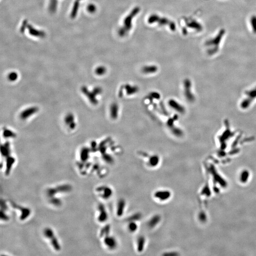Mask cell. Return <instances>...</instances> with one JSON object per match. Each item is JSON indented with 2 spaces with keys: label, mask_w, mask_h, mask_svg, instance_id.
<instances>
[{
  "label": "cell",
  "mask_w": 256,
  "mask_h": 256,
  "mask_svg": "<svg viewBox=\"0 0 256 256\" xmlns=\"http://www.w3.org/2000/svg\"><path fill=\"white\" fill-rule=\"evenodd\" d=\"M153 198L156 201L164 203L169 201L172 197V193L169 190L160 189L153 193Z\"/></svg>",
  "instance_id": "1"
},
{
  "label": "cell",
  "mask_w": 256,
  "mask_h": 256,
  "mask_svg": "<svg viewBox=\"0 0 256 256\" xmlns=\"http://www.w3.org/2000/svg\"><path fill=\"white\" fill-rule=\"evenodd\" d=\"M44 234L49 240L50 239V243L55 250L56 251H60L61 249L60 244L53 230L51 229L47 228L44 231Z\"/></svg>",
  "instance_id": "2"
},
{
  "label": "cell",
  "mask_w": 256,
  "mask_h": 256,
  "mask_svg": "<svg viewBox=\"0 0 256 256\" xmlns=\"http://www.w3.org/2000/svg\"><path fill=\"white\" fill-rule=\"evenodd\" d=\"M97 193L101 198L104 200H108L112 197L113 194V191L109 186H99L96 190Z\"/></svg>",
  "instance_id": "3"
},
{
  "label": "cell",
  "mask_w": 256,
  "mask_h": 256,
  "mask_svg": "<svg viewBox=\"0 0 256 256\" xmlns=\"http://www.w3.org/2000/svg\"><path fill=\"white\" fill-rule=\"evenodd\" d=\"M139 11V9L137 8L135 9L134 11H132V12L131 13V15H130V17L128 16L126 19H125L124 22V26L122 27V29H121L120 31V33L121 35H123L126 34L127 33L128 31L130 30V28L131 27V20H132V17H134V16L136 14V13H137Z\"/></svg>",
  "instance_id": "4"
},
{
  "label": "cell",
  "mask_w": 256,
  "mask_h": 256,
  "mask_svg": "<svg viewBox=\"0 0 256 256\" xmlns=\"http://www.w3.org/2000/svg\"><path fill=\"white\" fill-rule=\"evenodd\" d=\"M103 243L107 248L110 250H114L117 248L118 246V242L114 237L110 236L109 234H107L103 237Z\"/></svg>",
  "instance_id": "5"
},
{
  "label": "cell",
  "mask_w": 256,
  "mask_h": 256,
  "mask_svg": "<svg viewBox=\"0 0 256 256\" xmlns=\"http://www.w3.org/2000/svg\"><path fill=\"white\" fill-rule=\"evenodd\" d=\"M71 188L69 185H61L58 187L57 188H50L48 189L47 191V194L49 197H53L55 194L61 192H68L70 191Z\"/></svg>",
  "instance_id": "6"
},
{
  "label": "cell",
  "mask_w": 256,
  "mask_h": 256,
  "mask_svg": "<svg viewBox=\"0 0 256 256\" xmlns=\"http://www.w3.org/2000/svg\"><path fill=\"white\" fill-rule=\"evenodd\" d=\"M27 28L28 29L29 34L30 35L33 36V37L39 38H43L45 37L46 35L44 31L36 29L31 24H28Z\"/></svg>",
  "instance_id": "7"
},
{
  "label": "cell",
  "mask_w": 256,
  "mask_h": 256,
  "mask_svg": "<svg viewBox=\"0 0 256 256\" xmlns=\"http://www.w3.org/2000/svg\"><path fill=\"white\" fill-rule=\"evenodd\" d=\"M98 215L97 219L100 223H105L107 221L108 215L106 208L103 204H100L98 207Z\"/></svg>",
  "instance_id": "8"
},
{
  "label": "cell",
  "mask_w": 256,
  "mask_h": 256,
  "mask_svg": "<svg viewBox=\"0 0 256 256\" xmlns=\"http://www.w3.org/2000/svg\"><path fill=\"white\" fill-rule=\"evenodd\" d=\"M126 206V202L123 199H120L118 201L116 208V214L118 217H121L124 214Z\"/></svg>",
  "instance_id": "9"
},
{
  "label": "cell",
  "mask_w": 256,
  "mask_h": 256,
  "mask_svg": "<svg viewBox=\"0 0 256 256\" xmlns=\"http://www.w3.org/2000/svg\"><path fill=\"white\" fill-rule=\"evenodd\" d=\"M146 239L142 235L139 236L136 242V248L138 253H142L145 248L146 245Z\"/></svg>",
  "instance_id": "10"
},
{
  "label": "cell",
  "mask_w": 256,
  "mask_h": 256,
  "mask_svg": "<svg viewBox=\"0 0 256 256\" xmlns=\"http://www.w3.org/2000/svg\"><path fill=\"white\" fill-rule=\"evenodd\" d=\"M161 220V218L159 214H156L151 217L147 222V226L150 229L155 228L156 226L160 224Z\"/></svg>",
  "instance_id": "11"
},
{
  "label": "cell",
  "mask_w": 256,
  "mask_h": 256,
  "mask_svg": "<svg viewBox=\"0 0 256 256\" xmlns=\"http://www.w3.org/2000/svg\"><path fill=\"white\" fill-rule=\"evenodd\" d=\"M13 207L14 208L18 209L20 210L21 213V215L20 217V219L21 220H24L26 219V218L28 217V216L30 214V210L29 209L26 208L22 207L21 206H19L15 204H12Z\"/></svg>",
  "instance_id": "12"
},
{
  "label": "cell",
  "mask_w": 256,
  "mask_h": 256,
  "mask_svg": "<svg viewBox=\"0 0 256 256\" xmlns=\"http://www.w3.org/2000/svg\"><path fill=\"white\" fill-rule=\"evenodd\" d=\"M82 0H75L70 13V17L71 19H74L77 17L80 6V2Z\"/></svg>",
  "instance_id": "13"
},
{
  "label": "cell",
  "mask_w": 256,
  "mask_h": 256,
  "mask_svg": "<svg viewBox=\"0 0 256 256\" xmlns=\"http://www.w3.org/2000/svg\"><path fill=\"white\" fill-rule=\"evenodd\" d=\"M160 161L159 156L156 155L152 156H150L149 161L147 162V166L151 168H154L158 166Z\"/></svg>",
  "instance_id": "14"
},
{
  "label": "cell",
  "mask_w": 256,
  "mask_h": 256,
  "mask_svg": "<svg viewBox=\"0 0 256 256\" xmlns=\"http://www.w3.org/2000/svg\"><path fill=\"white\" fill-rule=\"evenodd\" d=\"M58 0H49V11L51 14H54L56 12L58 8Z\"/></svg>",
  "instance_id": "15"
},
{
  "label": "cell",
  "mask_w": 256,
  "mask_h": 256,
  "mask_svg": "<svg viewBox=\"0 0 256 256\" xmlns=\"http://www.w3.org/2000/svg\"><path fill=\"white\" fill-rule=\"evenodd\" d=\"M128 231L131 233H134L136 232L138 229V225L137 222L134 221H129L127 226Z\"/></svg>",
  "instance_id": "16"
},
{
  "label": "cell",
  "mask_w": 256,
  "mask_h": 256,
  "mask_svg": "<svg viewBox=\"0 0 256 256\" xmlns=\"http://www.w3.org/2000/svg\"><path fill=\"white\" fill-rule=\"evenodd\" d=\"M141 214L139 213H136L135 214H133V215H131L130 216L128 219V221H134V222H137L139 221V220L141 219Z\"/></svg>",
  "instance_id": "17"
},
{
  "label": "cell",
  "mask_w": 256,
  "mask_h": 256,
  "mask_svg": "<svg viewBox=\"0 0 256 256\" xmlns=\"http://www.w3.org/2000/svg\"><path fill=\"white\" fill-rule=\"evenodd\" d=\"M28 24L29 23H28V21L26 20L23 21L22 24H21V27L20 28L21 32L24 33V32L26 29H27V25H28Z\"/></svg>",
  "instance_id": "18"
},
{
  "label": "cell",
  "mask_w": 256,
  "mask_h": 256,
  "mask_svg": "<svg viewBox=\"0 0 256 256\" xmlns=\"http://www.w3.org/2000/svg\"><path fill=\"white\" fill-rule=\"evenodd\" d=\"M87 9L88 11H89L90 13H93V12L96 11V6L93 5V4H91V5H89L88 6Z\"/></svg>",
  "instance_id": "19"
},
{
  "label": "cell",
  "mask_w": 256,
  "mask_h": 256,
  "mask_svg": "<svg viewBox=\"0 0 256 256\" xmlns=\"http://www.w3.org/2000/svg\"><path fill=\"white\" fill-rule=\"evenodd\" d=\"M178 253L177 252H171V253H166V254H164V255H166V256H176V255H178Z\"/></svg>",
  "instance_id": "20"
}]
</instances>
